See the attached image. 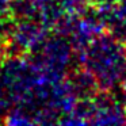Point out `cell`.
I'll return each mask as SVG.
<instances>
[{
	"instance_id": "6da1fadb",
	"label": "cell",
	"mask_w": 126,
	"mask_h": 126,
	"mask_svg": "<svg viewBox=\"0 0 126 126\" xmlns=\"http://www.w3.org/2000/svg\"><path fill=\"white\" fill-rule=\"evenodd\" d=\"M76 54L79 65L95 75L99 90L112 91L119 83V69L126 58V47L111 33L99 34Z\"/></svg>"
},
{
	"instance_id": "7a4b0ae2",
	"label": "cell",
	"mask_w": 126,
	"mask_h": 126,
	"mask_svg": "<svg viewBox=\"0 0 126 126\" xmlns=\"http://www.w3.org/2000/svg\"><path fill=\"white\" fill-rule=\"evenodd\" d=\"M49 29L39 20H16L15 30L10 42L6 44L7 58L22 57L38 52L49 37Z\"/></svg>"
},
{
	"instance_id": "3957f363",
	"label": "cell",
	"mask_w": 126,
	"mask_h": 126,
	"mask_svg": "<svg viewBox=\"0 0 126 126\" xmlns=\"http://www.w3.org/2000/svg\"><path fill=\"white\" fill-rule=\"evenodd\" d=\"M66 81L69 83L72 91L79 98H92L99 91V84L95 75L90 69L79 65L66 73Z\"/></svg>"
},
{
	"instance_id": "277c9868",
	"label": "cell",
	"mask_w": 126,
	"mask_h": 126,
	"mask_svg": "<svg viewBox=\"0 0 126 126\" xmlns=\"http://www.w3.org/2000/svg\"><path fill=\"white\" fill-rule=\"evenodd\" d=\"M10 10H11V16L15 20H38V10L34 0H11Z\"/></svg>"
},
{
	"instance_id": "5b68a950",
	"label": "cell",
	"mask_w": 126,
	"mask_h": 126,
	"mask_svg": "<svg viewBox=\"0 0 126 126\" xmlns=\"http://www.w3.org/2000/svg\"><path fill=\"white\" fill-rule=\"evenodd\" d=\"M3 123L10 125V126L34 125L31 115L20 106H15L14 109L7 110L6 115H4V119H3Z\"/></svg>"
},
{
	"instance_id": "8992f818",
	"label": "cell",
	"mask_w": 126,
	"mask_h": 126,
	"mask_svg": "<svg viewBox=\"0 0 126 126\" xmlns=\"http://www.w3.org/2000/svg\"><path fill=\"white\" fill-rule=\"evenodd\" d=\"M10 3H11V0H0V19L11 16Z\"/></svg>"
},
{
	"instance_id": "52a82bcc",
	"label": "cell",
	"mask_w": 126,
	"mask_h": 126,
	"mask_svg": "<svg viewBox=\"0 0 126 126\" xmlns=\"http://www.w3.org/2000/svg\"><path fill=\"white\" fill-rule=\"evenodd\" d=\"M119 84L122 87V90L126 92V58L123 60L121 69H119Z\"/></svg>"
},
{
	"instance_id": "ba28073f",
	"label": "cell",
	"mask_w": 126,
	"mask_h": 126,
	"mask_svg": "<svg viewBox=\"0 0 126 126\" xmlns=\"http://www.w3.org/2000/svg\"><path fill=\"white\" fill-rule=\"evenodd\" d=\"M115 1L117 0H90V3L92 7H104V6L115 3Z\"/></svg>"
},
{
	"instance_id": "9c48e42d",
	"label": "cell",
	"mask_w": 126,
	"mask_h": 126,
	"mask_svg": "<svg viewBox=\"0 0 126 126\" xmlns=\"http://www.w3.org/2000/svg\"><path fill=\"white\" fill-rule=\"evenodd\" d=\"M7 60V53H6V45L0 44V68L3 66V64Z\"/></svg>"
},
{
	"instance_id": "30bf717a",
	"label": "cell",
	"mask_w": 126,
	"mask_h": 126,
	"mask_svg": "<svg viewBox=\"0 0 126 126\" xmlns=\"http://www.w3.org/2000/svg\"><path fill=\"white\" fill-rule=\"evenodd\" d=\"M119 42H122V44H123V46L126 47V29H125V31L122 33V35H121V38H119Z\"/></svg>"
}]
</instances>
